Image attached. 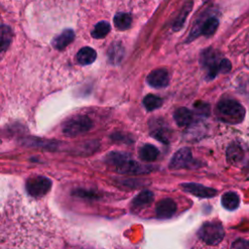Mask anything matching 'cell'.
<instances>
[{
    "mask_svg": "<svg viewBox=\"0 0 249 249\" xmlns=\"http://www.w3.org/2000/svg\"><path fill=\"white\" fill-rule=\"evenodd\" d=\"M243 158V150L235 143L231 144L227 149V160L230 163H237Z\"/></svg>",
    "mask_w": 249,
    "mask_h": 249,
    "instance_id": "e0dca14e",
    "label": "cell"
},
{
    "mask_svg": "<svg viewBox=\"0 0 249 249\" xmlns=\"http://www.w3.org/2000/svg\"><path fill=\"white\" fill-rule=\"evenodd\" d=\"M193 162L192 151L189 148H182L178 150L170 160L169 168L171 169H182L190 168Z\"/></svg>",
    "mask_w": 249,
    "mask_h": 249,
    "instance_id": "8992f818",
    "label": "cell"
},
{
    "mask_svg": "<svg viewBox=\"0 0 249 249\" xmlns=\"http://www.w3.org/2000/svg\"><path fill=\"white\" fill-rule=\"evenodd\" d=\"M124 55V50L122 44L114 43L111 45L108 51V59L113 64H118L122 61Z\"/></svg>",
    "mask_w": 249,
    "mask_h": 249,
    "instance_id": "5bb4252c",
    "label": "cell"
},
{
    "mask_svg": "<svg viewBox=\"0 0 249 249\" xmlns=\"http://www.w3.org/2000/svg\"><path fill=\"white\" fill-rule=\"evenodd\" d=\"M218 26H219L218 18L214 17L208 18L200 26L198 34H202L204 36H211L216 32Z\"/></svg>",
    "mask_w": 249,
    "mask_h": 249,
    "instance_id": "d6986e66",
    "label": "cell"
},
{
    "mask_svg": "<svg viewBox=\"0 0 249 249\" xmlns=\"http://www.w3.org/2000/svg\"><path fill=\"white\" fill-rule=\"evenodd\" d=\"M222 205L228 210H234L239 205V196L234 192H227L221 198Z\"/></svg>",
    "mask_w": 249,
    "mask_h": 249,
    "instance_id": "2e32d148",
    "label": "cell"
},
{
    "mask_svg": "<svg viewBox=\"0 0 249 249\" xmlns=\"http://www.w3.org/2000/svg\"><path fill=\"white\" fill-rule=\"evenodd\" d=\"M225 231L220 222L211 221L204 223L198 231L200 240L206 245H218L224 238Z\"/></svg>",
    "mask_w": 249,
    "mask_h": 249,
    "instance_id": "7a4b0ae2",
    "label": "cell"
},
{
    "mask_svg": "<svg viewBox=\"0 0 249 249\" xmlns=\"http://www.w3.org/2000/svg\"><path fill=\"white\" fill-rule=\"evenodd\" d=\"M173 117L174 121L179 126H187L193 121V114L186 107H180L176 109V111L173 114Z\"/></svg>",
    "mask_w": 249,
    "mask_h": 249,
    "instance_id": "7c38bea8",
    "label": "cell"
},
{
    "mask_svg": "<svg viewBox=\"0 0 249 249\" xmlns=\"http://www.w3.org/2000/svg\"><path fill=\"white\" fill-rule=\"evenodd\" d=\"M76 58L79 64L89 65L96 59V52L90 47H84L78 52Z\"/></svg>",
    "mask_w": 249,
    "mask_h": 249,
    "instance_id": "8fae6325",
    "label": "cell"
},
{
    "mask_svg": "<svg viewBox=\"0 0 249 249\" xmlns=\"http://www.w3.org/2000/svg\"><path fill=\"white\" fill-rule=\"evenodd\" d=\"M159 150L152 144H145L139 150L140 159L147 162H152L156 160L159 157Z\"/></svg>",
    "mask_w": 249,
    "mask_h": 249,
    "instance_id": "4fadbf2b",
    "label": "cell"
},
{
    "mask_svg": "<svg viewBox=\"0 0 249 249\" xmlns=\"http://www.w3.org/2000/svg\"><path fill=\"white\" fill-rule=\"evenodd\" d=\"M216 116L223 123L237 124L243 122L245 118V109L238 101L223 99L219 101L216 106Z\"/></svg>",
    "mask_w": 249,
    "mask_h": 249,
    "instance_id": "6da1fadb",
    "label": "cell"
},
{
    "mask_svg": "<svg viewBox=\"0 0 249 249\" xmlns=\"http://www.w3.org/2000/svg\"><path fill=\"white\" fill-rule=\"evenodd\" d=\"M132 22V18L127 13H118L114 17V25L119 30L127 29Z\"/></svg>",
    "mask_w": 249,
    "mask_h": 249,
    "instance_id": "ffe728a7",
    "label": "cell"
},
{
    "mask_svg": "<svg viewBox=\"0 0 249 249\" xmlns=\"http://www.w3.org/2000/svg\"><path fill=\"white\" fill-rule=\"evenodd\" d=\"M92 127L91 120L87 116H75L69 119L62 127L64 135L73 137L89 131Z\"/></svg>",
    "mask_w": 249,
    "mask_h": 249,
    "instance_id": "3957f363",
    "label": "cell"
},
{
    "mask_svg": "<svg viewBox=\"0 0 249 249\" xmlns=\"http://www.w3.org/2000/svg\"><path fill=\"white\" fill-rule=\"evenodd\" d=\"M153 198H154V194L149 190H144L133 198L131 204L134 208H142L150 204Z\"/></svg>",
    "mask_w": 249,
    "mask_h": 249,
    "instance_id": "9a60e30c",
    "label": "cell"
},
{
    "mask_svg": "<svg viewBox=\"0 0 249 249\" xmlns=\"http://www.w3.org/2000/svg\"><path fill=\"white\" fill-rule=\"evenodd\" d=\"M181 187L185 192L198 197H212L217 194L215 189L205 187L197 183H184L181 185Z\"/></svg>",
    "mask_w": 249,
    "mask_h": 249,
    "instance_id": "52a82bcc",
    "label": "cell"
},
{
    "mask_svg": "<svg viewBox=\"0 0 249 249\" xmlns=\"http://www.w3.org/2000/svg\"><path fill=\"white\" fill-rule=\"evenodd\" d=\"M201 63L207 69V78L213 79L219 72H222L221 64L222 59H219L218 55L212 49L206 50L201 56Z\"/></svg>",
    "mask_w": 249,
    "mask_h": 249,
    "instance_id": "5b68a950",
    "label": "cell"
},
{
    "mask_svg": "<svg viewBox=\"0 0 249 249\" xmlns=\"http://www.w3.org/2000/svg\"><path fill=\"white\" fill-rule=\"evenodd\" d=\"M191 10H192V3H187V4L183 7V9H182V11H181L179 17L177 18V19H176V20L174 21V23H173V29H174L175 31H178L180 28H182V26H183V24H184V22H185V19H186V18H187V16L189 15V13H190Z\"/></svg>",
    "mask_w": 249,
    "mask_h": 249,
    "instance_id": "cb8c5ba5",
    "label": "cell"
},
{
    "mask_svg": "<svg viewBox=\"0 0 249 249\" xmlns=\"http://www.w3.org/2000/svg\"><path fill=\"white\" fill-rule=\"evenodd\" d=\"M143 104L148 111H154L162 104V99L154 94H147L143 99Z\"/></svg>",
    "mask_w": 249,
    "mask_h": 249,
    "instance_id": "7402d4cb",
    "label": "cell"
},
{
    "mask_svg": "<svg viewBox=\"0 0 249 249\" xmlns=\"http://www.w3.org/2000/svg\"><path fill=\"white\" fill-rule=\"evenodd\" d=\"M231 249H249V241L242 238H238L232 243Z\"/></svg>",
    "mask_w": 249,
    "mask_h": 249,
    "instance_id": "484cf974",
    "label": "cell"
},
{
    "mask_svg": "<svg viewBox=\"0 0 249 249\" xmlns=\"http://www.w3.org/2000/svg\"><path fill=\"white\" fill-rule=\"evenodd\" d=\"M177 209V205L172 198L166 197L160 200L156 205V214L160 219L172 217Z\"/></svg>",
    "mask_w": 249,
    "mask_h": 249,
    "instance_id": "9c48e42d",
    "label": "cell"
},
{
    "mask_svg": "<svg viewBox=\"0 0 249 249\" xmlns=\"http://www.w3.org/2000/svg\"><path fill=\"white\" fill-rule=\"evenodd\" d=\"M0 249H9L7 235L1 222H0Z\"/></svg>",
    "mask_w": 249,
    "mask_h": 249,
    "instance_id": "d4e9b609",
    "label": "cell"
},
{
    "mask_svg": "<svg viewBox=\"0 0 249 249\" xmlns=\"http://www.w3.org/2000/svg\"><path fill=\"white\" fill-rule=\"evenodd\" d=\"M13 39V31L8 25L0 26V53L5 52Z\"/></svg>",
    "mask_w": 249,
    "mask_h": 249,
    "instance_id": "ac0fdd59",
    "label": "cell"
},
{
    "mask_svg": "<svg viewBox=\"0 0 249 249\" xmlns=\"http://www.w3.org/2000/svg\"><path fill=\"white\" fill-rule=\"evenodd\" d=\"M110 30H111L110 24L107 21L102 20L95 24L93 30L91 31V36L95 39H101L105 37L110 32Z\"/></svg>",
    "mask_w": 249,
    "mask_h": 249,
    "instance_id": "44dd1931",
    "label": "cell"
},
{
    "mask_svg": "<svg viewBox=\"0 0 249 249\" xmlns=\"http://www.w3.org/2000/svg\"><path fill=\"white\" fill-rule=\"evenodd\" d=\"M196 112L198 114L207 115L209 113V105L201 102H197L196 104Z\"/></svg>",
    "mask_w": 249,
    "mask_h": 249,
    "instance_id": "4316f807",
    "label": "cell"
},
{
    "mask_svg": "<svg viewBox=\"0 0 249 249\" xmlns=\"http://www.w3.org/2000/svg\"><path fill=\"white\" fill-rule=\"evenodd\" d=\"M147 83L156 89L165 88L169 84L168 72L164 69H155L147 76Z\"/></svg>",
    "mask_w": 249,
    "mask_h": 249,
    "instance_id": "ba28073f",
    "label": "cell"
},
{
    "mask_svg": "<svg viewBox=\"0 0 249 249\" xmlns=\"http://www.w3.org/2000/svg\"><path fill=\"white\" fill-rule=\"evenodd\" d=\"M75 38V33L72 29H65L53 40V46L57 50L64 49Z\"/></svg>",
    "mask_w": 249,
    "mask_h": 249,
    "instance_id": "30bf717a",
    "label": "cell"
},
{
    "mask_svg": "<svg viewBox=\"0 0 249 249\" xmlns=\"http://www.w3.org/2000/svg\"><path fill=\"white\" fill-rule=\"evenodd\" d=\"M52 188V181L45 176H33L27 179L25 189L33 197H42L46 196Z\"/></svg>",
    "mask_w": 249,
    "mask_h": 249,
    "instance_id": "277c9868",
    "label": "cell"
},
{
    "mask_svg": "<svg viewBox=\"0 0 249 249\" xmlns=\"http://www.w3.org/2000/svg\"><path fill=\"white\" fill-rule=\"evenodd\" d=\"M151 135L163 143L168 142V130L163 124H156V126L153 128V130H151Z\"/></svg>",
    "mask_w": 249,
    "mask_h": 249,
    "instance_id": "603a6c76",
    "label": "cell"
}]
</instances>
